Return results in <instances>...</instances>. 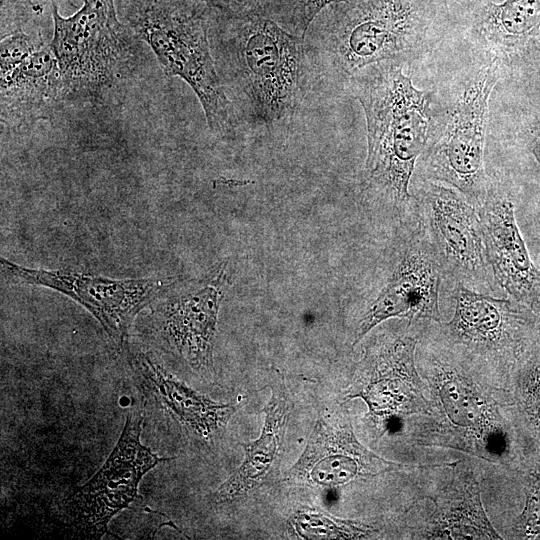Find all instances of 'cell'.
Here are the masks:
<instances>
[{"label": "cell", "instance_id": "cell-23", "mask_svg": "<svg viewBox=\"0 0 540 540\" xmlns=\"http://www.w3.org/2000/svg\"><path fill=\"white\" fill-rule=\"evenodd\" d=\"M291 523L303 539H364L373 534L372 527L362 522L336 518L310 508L296 512Z\"/></svg>", "mask_w": 540, "mask_h": 540}, {"label": "cell", "instance_id": "cell-14", "mask_svg": "<svg viewBox=\"0 0 540 540\" xmlns=\"http://www.w3.org/2000/svg\"><path fill=\"white\" fill-rule=\"evenodd\" d=\"M444 276L421 223L408 237L398 262L378 296L362 316L356 345L379 323L390 318L440 322L439 286Z\"/></svg>", "mask_w": 540, "mask_h": 540}, {"label": "cell", "instance_id": "cell-3", "mask_svg": "<svg viewBox=\"0 0 540 540\" xmlns=\"http://www.w3.org/2000/svg\"><path fill=\"white\" fill-rule=\"evenodd\" d=\"M126 24L149 45L163 72L180 77L197 96L208 126L227 132L231 103L211 54L208 25L199 0H126Z\"/></svg>", "mask_w": 540, "mask_h": 540}, {"label": "cell", "instance_id": "cell-13", "mask_svg": "<svg viewBox=\"0 0 540 540\" xmlns=\"http://www.w3.org/2000/svg\"><path fill=\"white\" fill-rule=\"evenodd\" d=\"M0 51L2 122L20 127L48 117L66 98L51 45L17 29L4 35Z\"/></svg>", "mask_w": 540, "mask_h": 540}, {"label": "cell", "instance_id": "cell-19", "mask_svg": "<svg viewBox=\"0 0 540 540\" xmlns=\"http://www.w3.org/2000/svg\"><path fill=\"white\" fill-rule=\"evenodd\" d=\"M433 502V512L420 538L502 539L484 510L479 483L466 464L455 463L451 479Z\"/></svg>", "mask_w": 540, "mask_h": 540}, {"label": "cell", "instance_id": "cell-6", "mask_svg": "<svg viewBox=\"0 0 540 540\" xmlns=\"http://www.w3.org/2000/svg\"><path fill=\"white\" fill-rule=\"evenodd\" d=\"M50 1L54 25L50 45L66 97L99 95L132 72L140 39L120 21L114 0H85L68 17Z\"/></svg>", "mask_w": 540, "mask_h": 540}, {"label": "cell", "instance_id": "cell-28", "mask_svg": "<svg viewBox=\"0 0 540 540\" xmlns=\"http://www.w3.org/2000/svg\"><path fill=\"white\" fill-rule=\"evenodd\" d=\"M538 333L540 338V314L538 315Z\"/></svg>", "mask_w": 540, "mask_h": 540}, {"label": "cell", "instance_id": "cell-8", "mask_svg": "<svg viewBox=\"0 0 540 540\" xmlns=\"http://www.w3.org/2000/svg\"><path fill=\"white\" fill-rule=\"evenodd\" d=\"M454 312L441 324L445 342L462 350L509 388L519 363L540 343L538 314L514 300L476 292L455 282Z\"/></svg>", "mask_w": 540, "mask_h": 540}, {"label": "cell", "instance_id": "cell-16", "mask_svg": "<svg viewBox=\"0 0 540 540\" xmlns=\"http://www.w3.org/2000/svg\"><path fill=\"white\" fill-rule=\"evenodd\" d=\"M225 264L205 279L168 297L158 308L156 324L167 345L200 373L213 368V343L223 287Z\"/></svg>", "mask_w": 540, "mask_h": 540}, {"label": "cell", "instance_id": "cell-7", "mask_svg": "<svg viewBox=\"0 0 540 540\" xmlns=\"http://www.w3.org/2000/svg\"><path fill=\"white\" fill-rule=\"evenodd\" d=\"M500 67L497 60H486L464 81L422 154L426 177L455 188L475 207L491 188L483 156L489 97Z\"/></svg>", "mask_w": 540, "mask_h": 540}, {"label": "cell", "instance_id": "cell-15", "mask_svg": "<svg viewBox=\"0 0 540 540\" xmlns=\"http://www.w3.org/2000/svg\"><path fill=\"white\" fill-rule=\"evenodd\" d=\"M401 467L364 447L353 432L348 414L337 412L318 419L303 453L284 481L335 488Z\"/></svg>", "mask_w": 540, "mask_h": 540}, {"label": "cell", "instance_id": "cell-11", "mask_svg": "<svg viewBox=\"0 0 540 540\" xmlns=\"http://www.w3.org/2000/svg\"><path fill=\"white\" fill-rule=\"evenodd\" d=\"M142 423V411L126 418L122 434L102 467L68 499L74 524L89 535L106 534L112 518L137 496L142 477L159 463L172 460L157 456L140 442Z\"/></svg>", "mask_w": 540, "mask_h": 540}, {"label": "cell", "instance_id": "cell-26", "mask_svg": "<svg viewBox=\"0 0 540 540\" xmlns=\"http://www.w3.org/2000/svg\"><path fill=\"white\" fill-rule=\"evenodd\" d=\"M527 145L540 167V118L534 120L527 129Z\"/></svg>", "mask_w": 540, "mask_h": 540}, {"label": "cell", "instance_id": "cell-1", "mask_svg": "<svg viewBox=\"0 0 540 540\" xmlns=\"http://www.w3.org/2000/svg\"><path fill=\"white\" fill-rule=\"evenodd\" d=\"M416 365L429 410L409 427L421 446L454 449L518 470L523 476L540 456L521 428L511 392L489 383L459 348L421 345Z\"/></svg>", "mask_w": 540, "mask_h": 540}, {"label": "cell", "instance_id": "cell-2", "mask_svg": "<svg viewBox=\"0 0 540 540\" xmlns=\"http://www.w3.org/2000/svg\"><path fill=\"white\" fill-rule=\"evenodd\" d=\"M403 66L381 62L350 78L366 118L364 189L397 207L410 202L416 160L445 112L433 93L414 87Z\"/></svg>", "mask_w": 540, "mask_h": 540}, {"label": "cell", "instance_id": "cell-25", "mask_svg": "<svg viewBox=\"0 0 540 540\" xmlns=\"http://www.w3.org/2000/svg\"><path fill=\"white\" fill-rule=\"evenodd\" d=\"M346 1L348 0H298L297 30L299 36L304 39L308 28L324 8Z\"/></svg>", "mask_w": 540, "mask_h": 540}, {"label": "cell", "instance_id": "cell-18", "mask_svg": "<svg viewBox=\"0 0 540 540\" xmlns=\"http://www.w3.org/2000/svg\"><path fill=\"white\" fill-rule=\"evenodd\" d=\"M132 364L142 386L151 398L176 422L204 440H211L236 411L219 404L169 374L149 354H131Z\"/></svg>", "mask_w": 540, "mask_h": 540}, {"label": "cell", "instance_id": "cell-20", "mask_svg": "<svg viewBox=\"0 0 540 540\" xmlns=\"http://www.w3.org/2000/svg\"><path fill=\"white\" fill-rule=\"evenodd\" d=\"M540 33V0L484 2L472 15L471 38L501 65L518 54Z\"/></svg>", "mask_w": 540, "mask_h": 540}, {"label": "cell", "instance_id": "cell-17", "mask_svg": "<svg viewBox=\"0 0 540 540\" xmlns=\"http://www.w3.org/2000/svg\"><path fill=\"white\" fill-rule=\"evenodd\" d=\"M476 208L486 260L497 283L514 301L539 315L540 270L521 236L513 203L491 187Z\"/></svg>", "mask_w": 540, "mask_h": 540}, {"label": "cell", "instance_id": "cell-9", "mask_svg": "<svg viewBox=\"0 0 540 540\" xmlns=\"http://www.w3.org/2000/svg\"><path fill=\"white\" fill-rule=\"evenodd\" d=\"M418 340L407 334L378 337L366 349L347 399L361 398L383 430L400 428L406 416L429 410L426 385L416 365Z\"/></svg>", "mask_w": 540, "mask_h": 540}, {"label": "cell", "instance_id": "cell-5", "mask_svg": "<svg viewBox=\"0 0 540 540\" xmlns=\"http://www.w3.org/2000/svg\"><path fill=\"white\" fill-rule=\"evenodd\" d=\"M235 20L229 58L249 114L266 126L290 121L306 93L304 39L257 14Z\"/></svg>", "mask_w": 540, "mask_h": 540}, {"label": "cell", "instance_id": "cell-22", "mask_svg": "<svg viewBox=\"0 0 540 540\" xmlns=\"http://www.w3.org/2000/svg\"><path fill=\"white\" fill-rule=\"evenodd\" d=\"M508 390L519 424L540 455V343L519 363Z\"/></svg>", "mask_w": 540, "mask_h": 540}, {"label": "cell", "instance_id": "cell-27", "mask_svg": "<svg viewBox=\"0 0 540 540\" xmlns=\"http://www.w3.org/2000/svg\"><path fill=\"white\" fill-rule=\"evenodd\" d=\"M199 1L224 12H230L232 9V3H233V0H199Z\"/></svg>", "mask_w": 540, "mask_h": 540}, {"label": "cell", "instance_id": "cell-4", "mask_svg": "<svg viewBox=\"0 0 540 540\" xmlns=\"http://www.w3.org/2000/svg\"><path fill=\"white\" fill-rule=\"evenodd\" d=\"M339 4L322 48L334 69L349 79L377 63L405 64L434 44L439 0H348Z\"/></svg>", "mask_w": 540, "mask_h": 540}, {"label": "cell", "instance_id": "cell-24", "mask_svg": "<svg viewBox=\"0 0 540 540\" xmlns=\"http://www.w3.org/2000/svg\"><path fill=\"white\" fill-rule=\"evenodd\" d=\"M524 507L512 526L514 539H540V461L523 477Z\"/></svg>", "mask_w": 540, "mask_h": 540}, {"label": "cell", "instance_id": "cell-12", "mask_svg": "<svg viewBox=\"0 0 540 540\" xmlns=\"http://www.w3.org/2000/svg\"><path fill=\"white\" fill-rule=\"evenodd\" d=\"M417 202L444 276L466 287L490 289L477 208L455 188L436 181L423 184Z\"/></svg>", "mask_w": 540, "mask_h": 540}, {"label": "cell", "instance_id": "cell-10", "mask_svg": "<svg viewBox=\"0 0 540 540\" xmlns=\"http://www.w3.org/2000/svg\"><path fill=\"white\" fill-rule=\"evenodd\" d=\"M0 264L5 277L50 288L80 304L120 346L137 314L166 288L165 281L155 278L113 279L67 269H33L3 257Z\"/></svg>", "mask_w": 540, "mask_h": 540}, {"label": "cell", "instance_id": "cell-21", "mask_svg": "<svg viewBox=\"0 0 540 540\" xmlns=\"http://www.w3.org/2000/svg\"><path fill=\"white\" fill-rule=\"evenodd\" d=\"M265 421L256 440L244 443V461L214 494L216 502L232 501L250 491L267 476L277 462L290 413V400L283 377L272 388V397L264 408Z\"/></svg>", "mask_w": 540, "mask_h": 540}]
</instances>
